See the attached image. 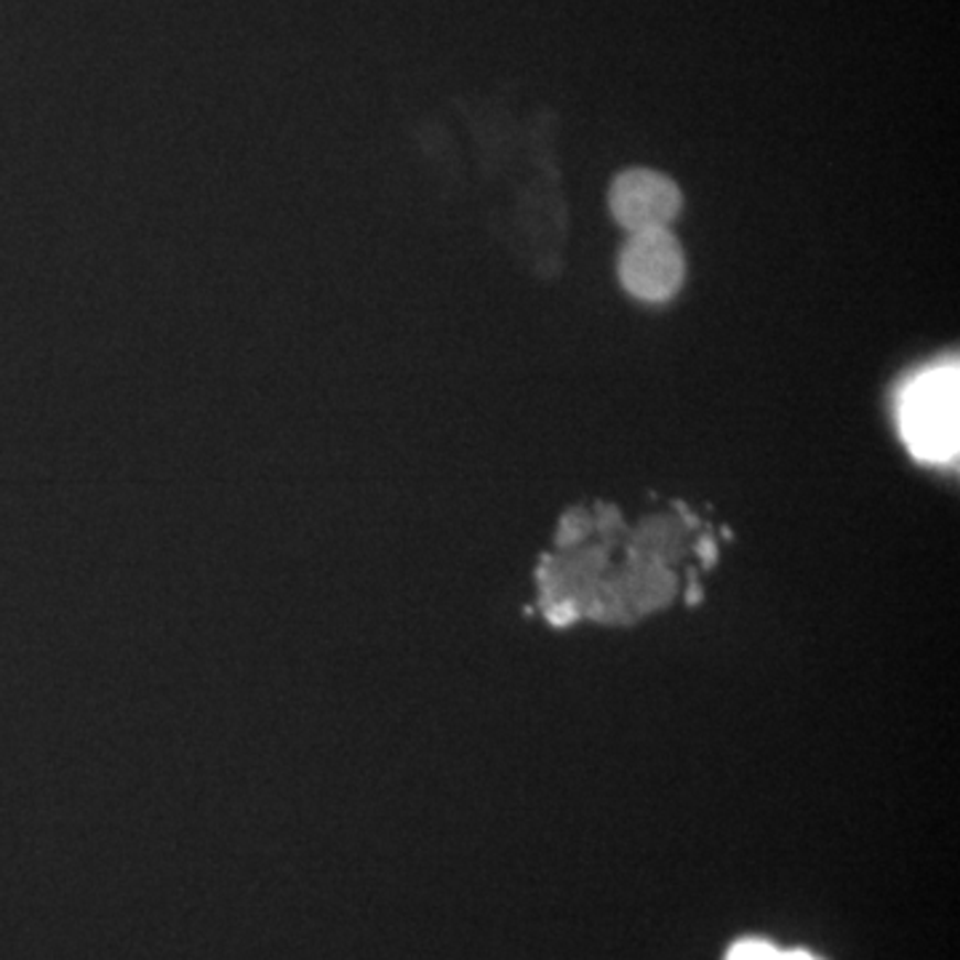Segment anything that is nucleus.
<instances>
[{"label":"nucleus","mask_w":960,"mask_h":960,"mask_svg":"<svg viewBox=\"0 0 960 960\" xmlns=\"http://www.w3.org/2000/svg\"><path fill=\"white\" fill-rule=\"evenodd\" d=\"M958 366L934 368L907 387L902 398V432L918 460L950 462L958 454Z\"/></svg>","instance_id":"nucleus-1"},{"label":"nucleus","mask_w":960,"mask_h":960,"mask_svg":"<svg viewBox=\"0 0 960 960\" xmlns=\"http://www.w3.org/2000/svg\"><path fill=\"white\" fill-rule=\"evenodd\" d=\"M619 278L633 296L644 302H667L686 278V257L670 230L629 235L619 259Z\"/></svg>","instance_id":"nucleus-2"},{"label":"nucleus","mask_w":960,"mask_h":960,"mask_svg":"<svg viewBox=\"0 0 960 960\" xmlns=\"http://www.w3.org/2000/svg\"><path fill=\"white\" fill-rule=\"evenodd\" d=\"M614 219L625 230L646 233V230H670V222L680 212V190L670 176L651 169H629L619 174L612 184Z\"/></svg>","instance_id":"nucleus-3"},{"label":"nucleus","mask_w":960,"mask_h":960,"mask_svg":"<svg viewBox=\"0 0 960 960\" xmlns=\"http://www.w3.org/2000/svg\"><path fill=\"white\" fill-rule=\"evenodd\" d=\"M726 960H819L803 950H779V947L758 942V939H747L731 947Z\"/></svg>","instance_id":"nucleus-4"}]
</instances>
